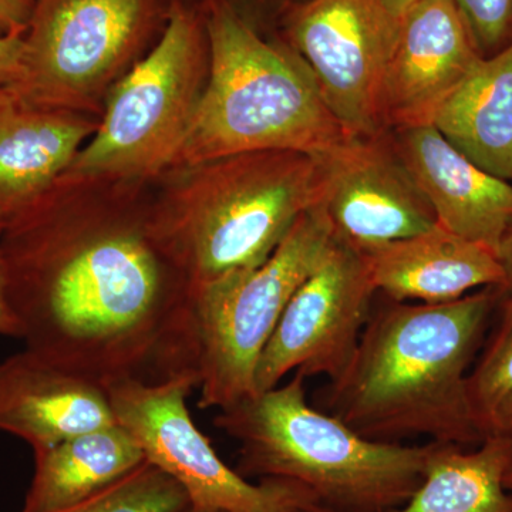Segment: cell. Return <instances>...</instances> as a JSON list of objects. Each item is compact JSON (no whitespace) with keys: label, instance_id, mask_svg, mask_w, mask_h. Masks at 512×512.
<instances>
[{"label":"cell","instance_id":"5","mask_svg":"<svg viewBox=\"0 0 512 512\" xmlns=\"http://www.w3.org/2000/svg\"><path fill=\"white\" fill-rule=\"evenodd\" d=\"M200 9L210 72L171 170L254 151L322 157L353 137L292 50L261 39L227 0Z\"/></svg>","mask_w":512,"mask_h":512},{"label":"cell","instance_id":"19","mask_svg":"<svg viewBox=\"0 0 512 512\" xmlns=\"http://www.w3.org/2000/svg\"><path fill=\"white\" fill-rule=\"evenodd\" d=\"M35 473L20 512H55L99 493L146 460L119 423L33 451Z\"/></svg>","mask_w":512,"mask_h":512},{"label":"cell","instance_id":"26","mask_svg":"<svg viewBox=\"0 0 512 512\" xmlns=\"http://www.w3.org/2000/svg\"><path fill=\"white\" fill-rule=\"evenodd\" d=\"M0 336L22 339V325L9 299L8 278H6L2 254H0Z\"/></svg>","mask_w":512,"mask_h":512},{"label":"cell","instance_id":"25","mask_svg":"<svg viewBox=\"0 0 512 512\" xmlns=\"http://www.w3.org/2000/svg\"><path fill=\"white\" fill-rule=\"evenodd\" d=\"M23 36L0 35V87L12 86L22 73Z\"/></svg>","mask_w":512,"mask_h":512},{"label":"cell","instance_id":"16","mask_svg":"<svg viewBox=\"0 0 512 512\" xmlns=\"http://www.w3.org/2000/svg\"><path fill=\"white\" fill-rule=\"evenodd\" d=\"M99 124V116L33 106L12 87H0L3 227L52 190Z\"/></svg>","mask_w":512,"mask_h":512},{"label":"cell","instance_id":"18","mask_svg":"<svg viewBox=\"0 0 512 512\" xmlns=\"http://www.w3.org/2000/svg\"><path fill=\"white\" fill-rule=\"evenodd\" d=\"M433 126L487 173L512 181V43L480 56L441 104Z\"/></svg>","mask_w":512,"mask_h":512},{"label":"cell","instance_id":"20","mask_svg":"<svg viewBox=\"0 0 512 512\" xmlns=\"http://www.w3.org/2000/svg\"><path fill=\"white\" fill-rule=\"evenodd\" d=\"M510 471L512 437H487L473 451L439 443L416 493L390 512H512Z\"/></svg>","mask_w":512,"mask_h":512},{"label":"cell","instance_id":"29","mask_svg":"<svg viewBox=\"0 0 512 512\" xmlns=\"http://www.w3.org/2000/svg\"><path fill=\"white\" fill-rule=\"evenodd\" d=\"M296 512H320L318 504L306 505V507L301 508Z\"/></svg>","mask_w":512,"mask_h":512},{"label":"cell","instance_id":"8","mask_svg":"<svg viewBox=\"0 0 512 512\" xmlns=\"http://www.w3.org/2000/svg\"><path fill=\"white\" fill-rule=\"evenodd\" d=\"M333 237L325 212L315 205L261 265L198 289L201 409H225L256 393L262 352Z\"/></svg>","mask_w":512,"mask_h":512},{"label":"cell","instance_id":"15","mask_svg":"<svg viewBox=\"0 0 512 512\" xmlns=\"http://www.w3.org/2000/svg\"><path fill=\"white\" fill-rule=\"evenodd\" d=\"M116 423L99 384L26 348L0 362V431L33 451Z\"/></svg>","mask_w":512,"mask_h":512},{"label":"cell","instance_id":"2","mask_svg":"<svg viewBox=\"0 0 512 512\" xmlns=\"http://www.w3.org/2000/svg\"><path fill=\"white\" fill-rule=\"evenodd\" d=\"M503 292L447 303L390 301L372 311L345 372L330 382V414L366 439L481 444L468 375Z\"/></svg>","mask_w":512,"mask_h":512},{"label":"cell","instance_id":"13","mask_svg":"<svg viewBox=\"0 0 512 512\" xmlns=\"http://www.w3.org/2000/svg\"><path fill=\"white\" fill-rule=\"evenodd\" d=\"M454 0H419L400 18L380 87L384 131L433 124L480 57Z\"/></svg>","mask_w":512,"mask_h":512},{"label":"cell","instance_id":"27","mask_svg":"<svg viewBox=\"0 0 512 512\" xmlns=\"http://www.w3.org/2000/svg\"><path fill=\"white\" fill-rule=\"evenodd\" d=\"M498 261L504 272V284L500 291L503 293H512V222L501 241L497 252Z\"/></svg>","mask_w":512,"mask_h":512},{"label":"cell","instance_id":"14","mask_svg":"<svg viewBox=\"0 0 512 512\" xmlns=\"http://www.w3.org/2000/svg\"><path fill=\"white\" fill-rule=\"evenodd\" d=\"M437 224L497 255L512 222V184L464 156L433 124L389 131Z\"/></svg>","mask_w":512,"mask_h":512},{"label":"cell","instance_id":"31","mask_svg":"<svg viewBox=\"0 0 512 512\" xmlns=\"http://www.w3.org/2000/svg\"><path fill=\"white\" fill-rule=\"evenodd\" d=\"M185 512H217V511H204V510H197V508H192V507H190V508H188V510H187V511H185Z\"/></svg>","mask_w":512,"mask_h":512},{"label":"cell","instance_id":"21","mask_svg":"<svg viewBox=\"0 0 512 512\" xmlns=\"http://www.w3.org/2000/svg\"><path fill=\"white\" fill-rule=\"evenodd\" d=\"M497 328L468 375V397L481 437H512V293L498 303Z\"/></svg>","mask_w":512,"mask_h":512},{"label":"cell","instance_id":"4","mask_svg":"<svg viewBox=\"0 0 512 512\" xmlns=\"http://www.w3.org/2000/svg\"><path fill=\"white\" fill-rule=\"evenodd\" d=\"M305 380L295 373L284 386L218 410L214 426L241 444L238 473L305 485L330 512H390L406 504L439 443L366 439L309 406Z\"/></svg>","mask_w":512,"mask_h":512},{"label":"cell","instance_id":"28","mask_svg":"<svg viewBox=\"0 0 512 512\" xmlns=\"http://www.w3.org/2000/svg\"><path fill=\"white\" fill-rule=\"evenodd\" d=\"M383 2L386 3L387 9L392 12V15L400 19L419 0H383Z\"/></svg>","mask_w":512,"mask_h":512},{"label":"cell","instance_id":"32","mask_svg":"<svg viewBox=\"0 0 512 512\" xmlns=\"http://www.w3.org/2000/svg\"><path fill=\"white\" fill-rule=\"evenodd\" d=\"M2 231H3V224H2V222H0V235H2Z\"/></svg>","mask_w":512,"mask_h":512},{"label":"cell","instance_id":"17","mask_svg":"<svg viewBox=\"0 0 512 512\" xmlns=\"http://www.w3.org/2000/svg\"><path fill=\"white\" fill-rule=\"evenodd\" d=\"M363 254L376 291L394 302L447 303L504 284L495 252L439 224Z\"/></svg>","mask_w":512,"mask_h":512},{"label":"cell","instance_id":"30","mask_svg":"<svg viewBox=\"0 0 512 512\" xmlns=\"http://www.w3.org/2000/svg\"><path fill=\"white\" fill-rule=\"evenodd\" d=\"M504 485L505 488L512 493V471L505 476Z\"/></svg>","mask_w":512,"mask_h":512},{"label":"cell","instance_id":"11","mask_svg":"<svg viewBox=\"0 0 512 512\" xmlns=\"http://www.w3.org/2000/svg\"><path fill=\"white\" fill-rule=\"evenodd\" d=\"M376 292L363 251L333 237L262 352L256 393L274 389L292 372L338 379L355 355Z\"/></svg>","mask_w":512,"mask_h":512},{"label":"cell","instance_id":"12","mask_svg":"<svg viewBox=\"0 0 512 512\" xmlns=\"http://www.w3.org/2000/svg\"><path fill=\"white\" fill-rule=\"evenodd\" d=\"M318 205L335 237L367 251L436 227L433 208L407 170L389 131L350 137L318 157Z\"/></svg>","mask_w":512,"mask_h":512},{"label":"cell","instance_id":"9","mask_svg":"<svg viewBox=\"0 0 512 512\" xmlns=\"http://www.w3.org/2000/svg\"><path fill=\"white\" fill-rule=\"evenodd\" d=\"M197 376L107 387L117 423L136 439L148 463L183 487L192 508L217 512H296L318 504L305 485L282 478L251 483L218 456L192 420L187 397Z\"/></svg>","mask_w":512,"mask_h":512},{"label":"cell","instance_id":"22","mask_svg":"<svg viewBox=\"0 0 512 512\" xmlns=\"http://www.w3.org/2000/svg\"><path fill=\"white\" fill-rule=\"evenodd\" d=\"M190 507L183 487L163 470L144 461L99 493L55 512H185Z\"/></svg>","mask_w":512,"mask_h":512},{"label":"cell","instance_id":"3","mask_svg":"<svg viewBox=\"0 0 512 512\" xmlns=\"http://www.w3.org/2000/svg\"><path fill=\"white\" fill-rule=\"evenodd\" d=\"M164 175L167 184L150 200L151 225L197 293L274 254L315 207L320 163L299 151H254Z\"/></svg>","mask_w":512,"mask_h":512},{"label":"cell","instance_id":"23","mask_svg":"<svg viewBox=\"0 0 512 512\" xmlns=\"http://www.w3.org/2000/svg\"><path fill=\"white\" fill-rule=\"evenodd\" d=\"M478 53L497 49L512 30V0H454Z\"/></svg>","mask_w":512,"mask_h":512},{"label":"cell","instance_id":"1","mask_svg":"<svg viewBox=\"0 0 512 512\" xmlns=\"http://www.w3.org/2000/svg\"><path fill=\"white\" fill-rule=\"evenodd\" d=\"M130 183L55 184L3 227L26 349L107 387L200 379L197 293Z\"/></svg>","mask_w":512,"mask_h":512},{"label":"cell","instance_id":"24","mask_svg":"<svg viewBox=\"0 0 512 512\" xmlns=\"http://www.w3.org/2000/svg\"><path fill=\"white\" fill-rule=\"evenodd\" d=\"M36 0H0V35L25 36Z\"/></svg>","mask_w":512,"mask_h":512},{"label":"cell","instance_id":"10","mask_svg":"<svg viewBox=\"0 0 512 512\" xmlns=\"http://www.w3.org/2000/svg\"><path fill=\"white\" fill-rule=\"evenodd\" d=\"M399 29L383 0H305L286 15L292 52L352 136L384 131L380 87Z\"/></svg>","mask_w":512,"mask_h":512},{"label":"cell","instance_id":"7","mask_svg":"<svg viewBox=\"0 0 512 512\" xmlns=\"http://www.w3.org/2000/svg\"><path fill=\"white\" fill-rule=\"evenodd\" d=\"M171 0H36L13 92L26 103L103 114L113 87L156 45Z\"/></svg>","mask_w":512,"mask_h":512},{"label":"cell","instance_id":"6","mask_svg":"<svg viewBox=\"0 0 512 512\" xmlns=\"http://www.w3.org/2000/svg\"><path fill=\"white\" fill-rule=\"evenodd\" d=\"M210 72L201 9L171 0L156 45L111 90L99 128L56 181L146 183L180 153Z\"/></svg>","mask_w":512,"mask_h":512}]
</instances>
